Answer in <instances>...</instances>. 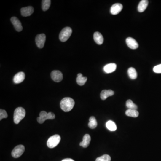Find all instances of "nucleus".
I'll return each instance as SVG.
<instances>
[{"mask_svg":"<svg viewBox=\"0 0 161 161\" xmlns=\"http://www.w3.org/2000/svg\"><path fill=\"white\" fill-rule=\"evenodd\" d=\"M74 105V100L71 98H64L60 101V108L65 112H68L72 110Z\"/></svg>","mask_w":161,"mask_h":161,"instance_id":"f257e3e1","label":"nucleus"},{"mask_svg":"<svg viewBox=\"0 0 161 161\" xmlns=\"http://www.w3.org/2000/svg\"><path fill=\"white\" fill-rule=\"evenodd\" d=\"M25 115V110L22 107H18L15 110L14 114V121L15 124H18L24 118Z\"/></svg>","mask_w":161,"mask_h":161,"instance_id":"f03ea898","label":"nucleus"},{"mask_svg":"<svg viewBox=\"0 0 161 161\" xmlns=\"http://www.w3.org/2000/svg\"><path fill=\"white\" fill-rule=\"evenodd\" d=\"M56 116L53 112L47 113L45 111H42L39 113V117L37 118L38 122L39 124H43L47 119H53Z\"/></svg>","mask_w":161,"mask_h":161,"instance_id":"7ed1b4c3","label":"nucleus"},{"mask_svg":"<svg viewBox=\"0 0 161 161\" xmlns=\"http://www.w3.org/2000/svg\"><path fill=\"white\" fill-rule=\"evenodd\" d=\"M60 136L58 134L54 135L50 137L47 141V147L49 148H54L57 146L60 141Z\"/></svg>","mask_w":161,"mask_h":161,"instance_id":"20e7f679","label":"nucleus"},{"mask_svg":"<svg viewBox=\"0 0 161 161\" xmlns=\"http://www.w3.org/2000/svg\"><path fill=\"white\" fill-rule=\"evenodd\" d=\"M72 30L70 27H66L62 30L59 34V39L61 42H66L70 37Z\"/></svg>","mask_w":161,"mask_h":161,"instance_id":"39448f33","label":"nucleus"},{"mask_svg":"<svg viewBox=\"0 0 161 161\" xmlns=\"http://www.w3.org/2000/svg\"><path fill=\"white\" fill-rule=\"evenodd\" d=\"M25 151V147L22 145L16 146L12 150V154L13 157L15 158H18L20 157Z\"/></svg>","mask_w":161,"mask_h":161,"instance_id":"423d86ee","label":"nucleus"},{"mask_svg":"<svg viewBox=\"0 0 161 161\" xmlns=\"http://www.w3.org/2000/svg\"><path fill=\"white\" fill-rule=\"evenodd\" d=\"M51 76L52 79L56 82H60L63 78V74L59 70H54L52 71Z\"/></svg>","mask_w":161,"mask_h":161,"instance_id":"0eeeda50","label":"nucleus"},{"mask_svg":"<svg viewBox=\"0 0 161 161\" xmlns=\"http://www.w3.org/2000/svg\"><path fill=\"white\" fill-rule=\"evenodd\" d=\"M45 41L46 36L44 34H39L36 36V44L39 48H42L44 47Z\"/></svg>","mask_w":161,"mask_h":161,"instance_id":"6e6552de","label":"nucleus"},{"mask_svg":"<svg viewBox=\"0 0 161 161\" xmlns=\"http://www.w3.org/2000/svg\"><path fill=\"white\" fill-rule=\"evenodd\" d=\"M10 20H11V23L13 24L17 31L20 32L23 30V28L22 24L17 17H11Z\"/></svg>","mask_w":161,"mask_h":161,"instance_id":"1a4fd4ad","label":"nucleus"},{"mask_svg":"<svg viewBox=\"0 0 161 161\" xmlns=\"http://www.w3.org/2000/svg\"><path fill=\"white\" fill-rule=\"evenodd\" d=\"M126 42L127 46L132 49H137L139 45L135 39L132 37H128L126 39Z\"/></svg>","mask_w":161,"mask_h":161,"instance_id":"9d476101","label":"nucleus"},{"mask_svg":"<svg viewBox=\"0 0 161 161\" xmlns=\"http://www.w3.org/2000/svg\"><path fill=\"white\" fill-rule=\"evenodd\" d=\"M34 11L33 7L31 6L22 8L21 9V15L23 17L29 16L33 14Z\"/></svg>","mask_w":161,"mask_h":161,"instance_id":"9b49d317","label":"nucleus"},{"mask_svg":"<svg viewBox=\"0 0 161 161\" xmlns=\"http://www.w3.org/2000/svg\"><path fill=\"white\" fill-rule=\"evenodd\" d=\"M123 9V6L120 3H116L111 8L110 12L112 15H116L120 13Z\"/></svg>","mask_w":161,"mask_h":161,"instance_id":"f8f14e48","label":"nucleus"},{"mask_svg":"<svg viewBox=\"0 0 161 161\" xmlns=\"http://www.w3.org/2000/svg\"><path fill=\"white\" fill-rule=\"evenodd\" d=\"M25 78V74L23 72H20L17 73L14 76L13 81L16 84H19L23 82Z\"/></svg>","mask_w":161,"mask_h":161,"instance_id":"ddd939ff","label":"nucleus"},{"mask_svg":"<svg viewBox=\"0 0 161 161\" xmlns=\"http://www.w3.org/2000/svg\"><path fill=\"white\" fill-rule=\"evenodd\" d=\"M117 67V65L115 63H110L104 66L103 70L105 73L109 74L114 72L116 70Z\"/></svg>","mask_w":161,"mask_h":161,"instance_id":"4468645a","label":"nucleus"},{"mask_svg":"<svg viewBox=\"0 0 161 161\" xmlns=\"http://www.w3.org/2000/svg\"><path fill=\"white\" fill-rule=\"evenodd\" d=\"M91 141V137L89 134H85L83 138V140L80 142V146L84 148H87L89 146Z\"/></svg>","mask_w":161,"mask_h":161,"instance_id":"2eb2a0df","label":"nucleus"},{"mask_svg":"<svg viewBox=\"0 0 161 161\" xmlns=\"http://www.w3.org/2000/svg\"><path fill=\"white\" fill-rule=\"evenodd\" d=\"M114 94V92L113 90H105L101 91L100 93V98L102 100H105L109 97L113 95Z\"/></svg>","mask_w":161,"mask_h":161,"instance_id":"dca6fc26","label":"nucleus"},{"mask_svg":"<svg viewBox=\"0 0 161 161\" xmlns=\"http://www.w3.org/2000/svg\"><path fill=\"white\" fill-rule=\"evenodd\" d=\"M94 39L98 44L101 45L103 43V37L100 32H95L94 33Z\"/></svg>","mask_w":161,"mask_h":161,"instance_id":"f3484780","label":"nucleus"},{"mask_svg":"<svg viewBox=\"0 0 161 161\" xmlns=\"http://www.w3.org/2000/svg\"><path fill=\"white\" fill-rule=\"evenodd\" d=\"M148 3V1L147 0L141 1L138 6V11L140 13L144 12L147 7Z\"/></svg>","mask_w":161,"mask_h":161,"instance_id":"a211bd4d","label":"nucleus"},{"mask_svg":"<svg viewBox=\"0 0 161 161\" xmlns=\"http://www.w3.org/2000/svg\"><path fill=\"white\" fill-rule=\"evenodd\" d=\"M87 77L83 76L82 74L81 73H79L77 74L76 82L79 86H83L87 82Z\"/></svg>","mask_w":161,"mask_h":161,"instance_id":"6ab92c4d","label":"nucleus"},{"mask_svg":"<svg viewBox=\"0 0 161 161\" xmlns=\"http://www.w3.org/2000/svg\"><path fill=\"white\" fill-rule=\"evenodd\" d=\"M127 74L129 77L132 79H135L137 78L138 74L136 69L133 67L129 68L127 70Z\"/></svg>","mask_w":161,"mask_h":161,"instance_id":"aec40b11","label":"nucleus"},{"mask_svg":"<svg viewBox=\"0 0 161 161\" xmlns=\"http://www.w3.org/2000/svg\"><path fill=\"white\" fill-rule=\"evenodd\" d=\"M106 128L111 131H115L117 130V127L115 122L111 120H109L107 121L106 124Z\"/></svg>","mask_w":161,"mask_h":161,"instance_id":"412c9836","label":"nucleus"},{"mask_svg":"<svg viewBox=\"0 0 161 161\" xmlns=\"http://www.w3.org/2000/svg\"><path fill=\"white\" fill-rule=\"evenodd\" d=\"M97 122L95 118L91 117L89 119V123H88L89 127L91 129H94L97 126Z\"/></svg>","mask_w":161,"mask_h":161,"instance_id":"4be33fe9","label":"nucleus"},{"mask_svg":"<svg viewBox=\"0 0 161 161\" xmlns=\"http://www.w3.org/2000/svg\"><path fill=\"white\" fill-rule=\"evenodd\" d=\"M126 115L128 117H138L139 112L136 110L128 109L126 111Z\"/></svg>","mask_w":161,"mask_h":161,"instance_id":"5701e85b","label":"nucleus"},{"mask_svg":"<svg viewBox=\"0 0 161 161\" xmlns=\"http://www.w3.org/2000/svg\"><path fill=\"white\" fill-rule=\"evenodd\" d=\"M50 0H43L42 1V9L43 11H46L49 9L51 5Z\"/></svg>","mask_w":161,"mask_h":161,"instance_id":"b1692460","label":"nucleus"},{"mask_svg":"<svg viewBox=\"0 0 161 161\" xmlns=\"http://www.w3.org/2000/svg\"><path fill=\"white\" fill-rule=\"evenodd\" d=\"M126 106L128 109L136 110H137V109H138V106H137V105L134 103L133 101L130 100V99L127 100L126 101Z\"/></svg>","mask_w":161,"mask_h":161,"instance_id":"393cba45","label":"nucleus"},{"mask_svg":"<svg viewBox=\"0 0 161 161\" xmlns=\"http://www.w3.org/2000/svg\"><path fill=\"white\" fill-rule=\"evenodd\" d=\"M111 158L109 155L105 154L97 158L95 161H111Z\"/></svg>","mask_w":161,"mask_h":161,"instance_id":"a878e982","label":"nucleus"},{"mask_svg":"<svg viewBox=\"0 0 161 161\" xmlns=\"http://www.w3.org/2000/svg\"><path fill=\"white\" fill-rule=\"evenodd\" d=\"M8 114L6 111L3 109L0 110V120H2L3 118H7Z\"/></svg>","mask_w":161,"mask_h":161,"instance_id":"bb28decb","label":"nucleus"},{"mask_svg":"<svg viewBox=\"0 0 161 161\" xmlns=\"http://www.w3.org/2000/svg\"><path fill=\"white\" fill-rule=\"evenodd\" d=\"M153 71L154 73H157V74L161 73V64L154 67L153 68Z\"/></svg>","mask_w":161,"mask_h":161,"instance_id":"cd10ccee","label":"nucleus"},{"mask_svg":"<svg viewBox=\"0 0 161 161\" xmlns=\"http://www.w3.org/2000/svg\"><path fill=\"white\" fill-rule=\"evenodd\" d=\"M62 161H74L73 159L71 158H66V159H63Z\"/></svg>","mask_w":161,"mask_h":161,"instance_id":"c85d7f7f","label":"nucleus"}]
</instances>
